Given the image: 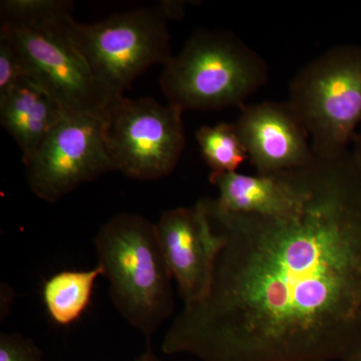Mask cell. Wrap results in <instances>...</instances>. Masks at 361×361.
I'll list each match as a JSON object with an SVG mask.
<instances>
[{"label": "cell", "mask_w": 361, "mask_h": 361, "mask_svg": "<svg viewBox=\"0 0 361 361\" xmlns=\"http://www.w3.org/2000/svg\"><path fill=\"white\" fill-rule=\"evenodd\" d=\"M0 361H45L42 349L32 339L18 332L0 334Z\"/></svg>", "instance_id": "obj_17"}, {"label": "cell", "mask_w": 361, "mask_h": 361, "mask_svg": "<svg viewBox=\"0 0 361 361\" xmlns=\"http://www.w3.org/2000/svg\"><path fill=\"white\" fill-rule=\"evenodd\" d=\"M135 361H160L159 360V358L157 357L155 353H154V351L152 350V348H147V350L145 351L144 353H142L141 355L139 356V357L137 358Z\"/></svg>", "instance_id": "obj_20"}, {"label": "cell", "mask_w": 361, "mask_h": 361, "mask_svg": "<svg viewBox=\"0 0 361 361\" xmlns=\"http://www.w3.org/2000/svg\"><path fill=\"white\" fill-rule=\"evenodd\" d=\"M196 139L204 160L212 170L211 174L236 172L249 159L235 123L202 127L196 133Z\"/></svg>", "instance_id": "obj_14"}, {"label": "cell", "mask_w": 361, "mask_h": 361, "mask_svg": "<svg viewBox=\"0 0 361 361\" xmlns=\"http://www.w3.org/2000/svg\"><path fill=\"white\" fill-rule=\"evenodd\" d=\"M164 66V96L183 111L242 109L268 78L264 59L225 30H196Z\"/></svg>", "instance_id": "obj_3"}, {"label": "cell", "mask_w": 361, "mask_h": 361, "mask_svg": "<svg viewBox=\"0 0 361 361\" xmlns=\"http://www.w3.org/2000/svg\"><path fill=\"white\" fill-rule=\"evenodd\" d=\"M235 127L258 175L288 172L315 160L307 130L288 102L243 106Z\"/></svg>", "instance_id": "obj_10"}, {"label": "cell", "mask_w": 361, "mask_h": 361, "mask_svg": "<svg viewBox=\"0 0 361 361\" xmlns=\"http://www.w3.org/2000/svg\"><path fill=\"white\" fill-rule=\"evenodd\" d=\"M344 361H361V353H357V355L351 356V357H349L348 360Z\"/></svg>", "instance_id": "obj_21"}, {"label": "cell", "mask_w": 361, "mask_h": 361, "mask_svg": "<svg viewBox=\"0 0 361 361\" xmlns=\"http://www.w3.org/2000/svg\"><path fill=\"white\" fill-rule=\"evenodd\" d=\"M289 92L316 158L344 155L361 125V45H339L313 59L296 73Z\"/></svg>", "instance_id": "obj_4"}, {"label": "cell", "mask_w": 361, "mask_h": 361, "mask_svg": "<svg viewBox=\"0 0 361 361\" xmlns=\"http://www.w3.org/2000/svg\"><path fill=\"white\" fill-rule=\"evenodd\" d=\"M182 114L151 97H122L106 104L104 139L116 171L137 180L170 175L186 142Z\"/></svg>", "instance_id": "obj_6"}, {"label": "cell", "mask_w": 361, "mask_h": 361, "mask_svg": "<svg viewBox=\"0 0 361 361\" xmlns=\"http://www.w3.org/2000/svg\"><path fill=\"white\" fill-rule=\"evenodd\" d=\"M97 264L110 283L111 302L149 341L175 308L171 274L156 223L116 214L92 239Z\"/></svg>", "instance_id": "obj_2"}, {"label": "cell", "mask_w": 361, "mask_h": 361, "mask_svg": "<svg viewBox=\"0 0 361 361\" xmlns=\"http://www.w3.org/2000/svg\"><path fill=\"white\" fill-rule=\"evenodd\" d=\"M63 116L59 104L27 78L0 102V122L20 147L23 163L35 155Z\"/></svg>", "instance_id": "obj_12"}, {"label": "cell", "mask_w": 361, "mask_h": 361, "mask_svg": "<svg viewBox=\"0 0 361 361\" xmlns=\"http://www.w3.org/2000/svg\"><path fill=\"white\" fill-rule=\"evenodd\" d=\"M73 18L40 27H0L20 52L26 78L65 116L103 114L108 102L71 37Z\"/></svg>", "instance_id": "obj_7"}, {"label": "cell", "mask_w": 361, "mask_h": 361, "mask_svg": "<svg viewBox=\"0 0 361 361\" xmlns=\"http://www.w3.org/2000/svg\"><path fill=\"white\" fill-rule=\"evenodd\" d=\"M25 78L20 52L7 35L0 33V102L6 99Z\"/></svg>", "instance_id": "obj_16"}, {"label": "cell", "mask_w": 361, "mask_h": 361, "mask_svg": "<svg viewBox=\"0 0 361 361\" xmlns=\"http://www.w3.org/2000/svg\"><path fill=\"white\" fill-rule=\"evenodd\" d=\"M302 192L285 217L201 199L224 239L208 293L161 342L202 361H344L361 353V166L353 152L290 171Z\"/></svg>", "instance_id": "obj_1"}, {"label": "cell", "mask_w": 361, "mask_h": 361, "mask_svg": "<svg viewBox=\"0 0 361 361\" xmlns=\"http://www.w3.org/2000/svg\"><path fill=\"white\" fill-rule=\"evenodd\" d=\"M103 114L63 116L25 161L28 186L37 198L56 203L80 185L116 171L104 144Z\"/></svg>", "instance_id": "obj_8"}, {"label": "cell", "mask_w": 361, "mask_h": 361, "mask_svg": "<svg viewBox=\"0 0 361 361\" xmlns=\"http://www.w3.org/2000/svg\"><path fill=\"white\" fill-rule=\"evenodd\" d=\"M167 14L161 4L114 14L99 23L73 20L71 37L108 104L123 97L133 82L154 65L173 58Z\"/></svg>", "instance_id": "obj_5"}, {"label": "cell", "mask_w": 361, "mask_h": 361, "mask_svg": "<svg viewBox=\"0 0 361 361\" xmlns=\"http://www.w3.org/2000/svg\"><path fill=\"white\" fill-rule=\"evenodd\" d=\"M210 182L219 191L214 201L226 212L285 217L302 201L301 188L290 171L277 175L211 174Z\"/></svg>", "instance_id": "obj_11"}, {"label": "cell", "mask_w": 361, "mask_h": 361, "mask_svg": "<svg viewBox=\"0 0 361 361\" xmlns=\"http://www.w3.org/2000/svg\"><path fill=\"white\" fill-rule=\"evenodd\" d=\"M355 149L353 151V156L356 159V161H358V164L361 166V125L360 127L358 128V133H356L355 137Z\"/></svg>", "instance_id": "obj_19"}, {"label": "cell", "mask_w": 361, "mask_h": 361, "mask_svg": "<svg viewBox=\"0 0 361 361\" xmlns=\"http://www.w3.org/2000/svg\"><path fill=\"white\" fill-rule=\"evenodd\" d=\"M101 266L90 270H66L52 275L44 283L42 297L47 312L56 324L70 325L82 316L92 299Z\"/></svg>", "instance_id": "obj_13"}, {"label": "cell", "mask_w": 361, "mask_h": 361, "mask_svg": "<svg viewBox=\"0 0 361 361\" xmlns=\"http://www.w3.org/2000/svg\"><path fill=\"white\" fill-rule=\"evenodd\" d=\"M160 4L170 20H179L182 18L186 6L183 1H163Z\"/></svg>", "instance_id": "obj_18"}, {"label": "cell", "mask_w": 361, "mask_h": 361, "mask_svg": "<svg viewBox=\"0 0 361 361\" xmlns=\"http://www.w3.org/2000/svg\"><path fill=\"white\" fill-rule=\"evenodd\" d=\"M159 240L184 305L202 300L212 283L224 239L213 229L201 201L161 213Z\"/></svg>", "instance_id": "obj_9"}, {"label": "cell", "mask_w": 361, "mask_h": 361, "mask_svg": "<svg viewBox=\"0 0 361 361\" xmlns=\"http://www.w3.org/2000/svg\"><path fill=\"white\" fill-rule=\"evenodd\" d=\"M73 2L66 0H2L0 27L33 28L73 18Z\"/></svg>", "instance_id": "obj_15"}]
</instances>
